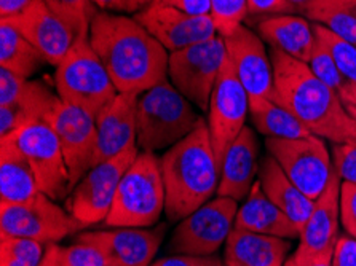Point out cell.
Masks as SVG:
<instances>
[{
  "label": "cell",
  "mask_w": 356,
  "mask_h": 266,
  "mask_svg": "<svg viewBox=\"0 0 356 266\" xmlns=\"http://www.w3.org/2000/svg\"><path fill=\"white\" fill-rule=\"evenodd\" d=\"M90 43L118 93L143 94L168 80V50L131 16L101 10L91 24Z\"/></svg>",
  "instance_id": "6da1fadb"
},
{
  "label": "cell",
  "mask_w": 356,
  "mask_h": 266,
  "mask_svg": "<svg viewBox=\"0 0 356 266\" xmlns=\"http://www.w3.org/2000/svg\"><path fill=\"white\" fill-rule=\"evenodd\" d=\"M275 101L293 112L312 134L332 144L356 142V118L309 64L270 48Z\"/></svg>",
  "instance_id": "7a4b0ae2"
},
{
  "label": "cell",
  "mask_w": 356,
  "mask_h": 266,
  "mask_svg": "<svg viewBox=\"0 0 356 266\" xmlns=\"http://www.w3.org/2000/svg\"><path fill=\"white\" fill-rule=\"evenodd\" d=\"M165 183V215L181 222L218 197L220 169L204 120L160 158Z\"/></svg>",
  "instance_id": "3957f363"
},
{
  "label": "cell",
  "mask_w": 356,
  "mask_h": 266,
  "mask_svg": "<svg viewBox=\"0 0 356 266\" xmlns=\"http://www.w3.org/2000/svg\"><path fill=\"white\" fill-rule=\"evenodd\" d=\"M203 118L168 80L139 94L136 128L141 151L157 153L186 139Z\"/></svg>",
  "instance_id": "277c9868"
},
{
  "label": "cell",
  "mask_w": 356,
  "mask_h": 266,
  "mask_svg": "<svg viewBox=\"0 0 356 266\" xmlns=\"http://www.w3.org/2000/svg\"><path fill=\"white\" fill-rule=\"evenodd\" d=\"M165 203L160 158L155 153L139 151L118 183L114 204L104 224L112 228L154 226L165 213Z\"/></svg>",
  "instance_id": "5b68a950"
},
{
  "label": "cell",
  "mask_w": 356,
  "mask_h": 266,
  "mask_svg": "<svg viewBox=\"0 0 356 266\" xmlns=\"http://www.w3.org/2000/svg\"><path fill=\"white\" fill-rule=\"evenodd\" d=\"M55 86L59 99L95 117L118 94L90 39L75 40L66 58L56 66Z\"/></svg>",
  "instance_id": "8992f818"
},
{
  "label": "cell",
  "mask_w": 356,
  "mask_h": 266,
  "mask_svg": "<svg viewBox=\"0 0 356 266\" xmlns=\"http://www.w3.org/2000/svg\"><path fill=\"white\" fill-rule=\"evenodd\" d=\"M80 224L66 208L56 204L45 193L21 204H0V240L28 238L42 244H58L64 238L82 231Z\"/></svg>",
  "instance_id": "52a82bcc"
},
{
  "label": "cell",
  "mask_w": 356,
  "mask_h": 266,
  "mask_svg": "<svg viewBox=\"0 0 356 266\" xmlns=\"http://www.w3.org/2000/svg\"><path fill=\"white\" fill-rule=\"evenodd\" d=\"M225 61L227 48L222 35L170 53L168 77L171 85L202 112H208L209 99Z\"/></svg>",
  "instance_id": "ba28073f"
},
{
  "label": "cell",
  "mask_w": 356,
  "mask_h": 266,
  "mask_svg": "<svg viewBox=\"0 0 356 266\" xmlns=\"http://www.w3.org/2000/svg\"><path fill=\"white\" fill-rule=\"evenodd\" d=\"M236 213L238 201L225 197L209 199L195 213L177 222L168 244V252L195 257L214 255L227 242L235 226Z\"/></svg>",
  "instance_id": "9c48e42d"
},
{
  "label": "cell",
  "mask_w": 356,
  "mask_h": 266,
  "mask_svg": "<svg viewBox=\"0 0 356 266\" xmlns=\"http://www.w3.org/2000/svg\"><path fill=\"white\" fill-rule=\"evenodd\" d=\"M139 151V147L134 145L91 167L66 198L67 213L86 226L106 222L114 204L118 183L138 158Z\"/></svg>",
  "instance_id": "30bf717a"
},
{
  "label": "cell",
  "mask_w": 356,
  "mask_h": 266,
  "mask_svg": "<svg viewBox=\"0 0 356 266\" xmlns=\"http://www.w3.org/2000/svg\"><path fill=\"white\" fill-rule=\"evenodd\" d=\"M266 149L289 181L310 199H316L331 181L334 167L325 139L312 134L300 139H266Z\"/></svg>",
  "instance_id": "8fae6325"
},
{
  "label": "cell",
  "mask_w": 356,
  "mask_h": 266,
  "mask_svg": "<svg viewBox=\"0 0 356 266\" xmlns=\"http://www.w3.org/2000/svg\"><path fill=\"white\" fill-rule=\"evenodd\" d=\"M28 158L42 193L53 201L71 193V174L61 144L47 122H37L10 135Z\"/></svg>",
  "instance_id": "7c38bea8"
},
{
  "label": "cell",
  "mask_w": 356,
  "mask_h": 266,
  "mask_svg": "<svg viewBox=\"0 0 356 266\" xmlns=\"http://www.w3.org/2000/svg\"><path fill=\"white\" fill-rule=\"evenodd\" d=\"M248 113H250V96L235 75L227 56L209 99L207 120L219 169L229 147L246 126Z\"/></svg>",
  "instance_id": "4fadbf2b"
},
{
  "label": "cell",
  "mask_w": 356,
  "mask_h": 266,
  "mask_svg": "<svg viewBox=\"0 0 356 266\" xmlns=\"http://www.w3.org/2000/svg\"><path fill=\"white\" fill-rule=\"evenodd\" d=\"M55 131L71 174V192L93 167L96 153V117L59 99L45 118Z\"/></svg>",
  "instance_id": "5bb4252c"
},
{
  "label": "cell",
  "mask_w": 356,
  "mask_h": 266,
  "mask_svg": "<svg viewBox=\"0 0 356 266\" xmlns=\"http://www.w3.org/2000/svg\"><path fill=\"white\" fill-rule=\"evenodd\" d=\"M168 225L114 226L104 231L80 233L77 241L98 249L107 266H150L165 240Z\"/></svg>",
  "instance_id": "9a60e30c"
},
{
  "label": "cell",
  "mask_w": 356,
  "mask_h": 266,
  "mask_svg": "<svg viewBox=\"0 0 356 266\" xmlns=\"http://www.w3.org/2000/svg\"><path fill=\"white\" fill-rule=\"evenodd\" d=\"M168 51H179L218 35L211 15H188L170 5L155 2L133 16Z\"/></svg>",
  "instance_id": "2e32d148"
},
{
  "label": "cell",
  "mask_w": 356,
  "mask_h": 266,
  "mask_svg": "<svg viewBox=\"0 0 356 266\" xmlns=\"http://www.w3.org/2000/svg\"><path fill=\"white\" fill-rule=\"evenodd\" d=\"M229 61L250 99L266 97L275 101L273 64L264 40L250 27L240 24L224 35Z\"/></svg>",
  "instance_id": "e0dca14e"
},
{
  "label": "cell",
  "mask_w": 356,
  "mask_h": 266,
  "mask_svg": "<svg viewBox=\"0 0 356 266\" xmlns=\"http://www.w3.org/2000/svg\"><path fill=\"white\" fill-rule=\"evenodd\" d=\"M2 18L8 19L40 51L45 61L55 67L77 40L43 0H34L18 15Z\"/></svg>",
  "instance_id": "ac0fdd59"
},
{
  "label": "cell",
  "mask_w": 356,
  "mask_h": 266,
  "mask_svg": "<svg viewBox=\"0 0 356 266\" xmlns=\"http://www.w3.org/2000/svg\"><path fill=\"white\" fill-rule=\"evenodd\" d=\"M138 99L139 94L118 93L115 99L96 115L98 139L93 166L138 145Z\"/></svg>",
  "instance_id": "d6986e66"
},
{
  "label": "cell",
  "mask_w": 356,
  "mask_h": 266,
  "mask_svg": "<svg viewBox=\"0 0 356 266\" xmlns=\"http://www.w3.org/2000/svg\"><path fill=\"white\" fill-rule=\"evenodd\" d=\"M341 187L342 181L334 172L325 192L315 199L309 220L300 230L298 251L305 253L334 252L341 238Z\"/></svg>",
  "instance_id": "ffe728a7"
},
{
  "label": "cell",
  "mask_w": 356,
  "mask_h": 266,
  "mask_svg": "<svg viewBox=\"0 0 356 266\" xmlns=\"http://www.w3.org/2000/svg\"><path fill=\"white\" fill-rule=\"evenodd\" d=\"M259 142L250 126L243 128L220 165L218 197L245 201L259 176Z\"/></svg>",
  "instance_id": "44dd1931"
},
{
  "label": "cell",
  "mask_w": 356,
  "mask_h": 266,
  "mask_svg": "<svg viewBox=\"0 0 356 266\" xmlns=\"http://www.w3.org/2000/svg\"><path fill=\"white\" fill-rule=\"evenodd\" d=\"M257 34L275 50L302 63H309L316 45L314 24L305 16L294 13L264 16L257 23Z\"/></svg>",
  "instance_id": "7402d4cb"
},
{
  "label": "cell",
  "mask_w": 356,
  "mask_h": 266,
  "mask_svg": "<svg viewBox=\"0 0 356 266\" xmlns=\"http://www.w3.org/2000/svg\"><path fill=\"white\" fill-rule=\"evenodd\" d=\"M291 240L257 235L235 228L224 249V266H284Z\"/></svg>",
  "instance_id": "603a6c76"
},
{
  "label": "cell",
  "mask_w": 356,
  "mask_h": 266,
  "mask_svg": "<svg viewBox=\"0 0 356 266\" xmlns=\"http://www.w3.org/2000/svg\"><path fill=\"white\" fill-rule=\"evenodd\" d=\"M235 228L283 240H296L300 236L299 228L264 193L259 181L254 182L245 203L238 208Z\"/></svg>",
  "instance_id": "cb8c5ba5"
},
{
  "label": "cell",
  "mask_w": 356,
  "mask_h": 266,
  "mask_svg": "<svg viewBox=\"0 0 356 266\" xmlns=\"http://www.w3.org/2000/svg\"><path fill=\"white\" fill-rule=\"evenodd\" d=\"M42 193L26 155L13 138L0 139V204H21Z\"/></svg>",
  "instance_id": "d4e9b609"
},
{
  "label": "cell",
  "mask_w": 356,
  "mask_h": 266,
  "mask_svg": "<svg viewBox=\"0 0 356 266\" xmlns=\"http://www.w3.org/2000/svg\"><path fill=\"white\" fill-rule=\"evenodd\" d=\"M257 181L261 183L264 193L293 220V224L300 231L305 222L309 220L315 201L310 199L305 193H302L289 181V177L283 172L277 160L270 155L264 156L261 160Z\"/></svg>",
  "instance_id": "484cf974"
},
{
  "label": "cell",
  "mask_w": 356,
  "mask_h": 266,
  "mask_svg": "<svg viewBox=\"0 0 356 266\" xmlns=\"http://www.w3.org/2000/svg\"><path fill=\"white\" fill-rule=\"evenodd\" d=\"M58 97L40 81H31L19 102L0 107V139L8 138L32 123L45 122Z\"/></svg>",
  "instance_id": "4316f807"
},
{
  "label": "cell",
  "mask_w": 356,
  "mask_h": 266,
  "mask_svg": "<svg viewBox=\"0 0 356 266\" xmlns=\"http://www.w3.org/2000/svg\"><path fill=\"white\" fill-rule=\"evenodd\" d=\"M250 117L256 131L266 139H300L312 135L293 112L273 99H250Z\"/></svg>",
  "instance_id": "83f0119b"
},
{
  "label": "cell",
  "mask_w": 356,
  "mask_h": 266,
  "mask_svg": "<svg viewBox=\"0 0 356 266\" xmlns=\"http://www.w3.org/2000/svg\"><path fill=\"white\" fill-rule=\"evenodd\" d=\"M45 58L10 23L0 19V66L19 77L29 78L45 64Z\"/></svg>",
  "instance_id": "f1b7e54d"
},
{
  "label": "cell",
  "mask_w": 356,
  "mask_h": 266,
  "mask_svg": "<svg viewBox=\"0 0 356 266\" xmlns=\"http://www.w3.org/2000/svg\"><path fill=\"white\" fill-rule=\"evenodd\" d=\"M300 13L356 47V0H312Z\"/></svg>",
  "instance_id": "f546056e"
},
{
  "label": "cell",
  "mask_w": 356,
  "mask_h": 266,
  "mask_svg": "<svg viewBox=\"0 0 356 266\" xmlns=\"http://www.w3.org/2000/svg\"><path fill=\"white\" fill-rule=\"evenodd\" d=\"M316 39L332 54L342 80L341 99L345 106L356 107V47L334 35L331 31L320 24H314Z\"/></svg>",
  "instance_id": "4dcf8cb0"
},
{
  "label": "cell",
  "mask_w": 356,
  "mask_h": 266,
  "mask_svg": "<svg viewBox=\"0 0 356 266\" xmlns=\"http://www.w3.org/2000/svg\"><path fill=\"white\" fill-rule=\"evenodd\" d=\"M48 8L55 13L75 39H90L93 19L101 10L91 0H43Z\"/></svg>",
  "instance_id": "1f68e13d"
},
{
  "label": "cell",
  "mask_w": 356,
  "mask_h": 266,
  "mask_svg": "<svg viewBox=\"0 0 356 266\" xmlns=\"http://www.w3.org/2000/svg\"><path fill=\"white\" fill-rule=\"evenodd\" d=\"M45 251V244L28 238L0 240V266H39Z\"/></svg>",
  "instance_id": "d6a6232c"
},
{
  "label": "cell",
  "mask_w": 356,
  "mask_h": 266,
  "mask_svg": "<svg viewBox=\"0 0 356 266\" xmlns=\"http://www.w3.org/2000/svg\"><path fill=\"white\" fill-rule=\"evenodd\" d=\"M248 10V0H211V16L219 35H227L243 24Z\"/></svg>",
  "instance_id": "836d02e7"
},
{
  "label": "cell",
  "mask_w": 356,
  "mask_h": 266,
  "mask_svg": "<svg viewBox=\"0 0 356 266\" xmlns=\"http://www.w3.org/2000/svg\"><path fill=\"white\" fill-rule=\"evenodd\" d=\"M312 72L316 75V78L323 81L327 88H331L339 97L342 94V80L339 75V70L334 61L332 54L329 53L327 48L316 39V45L312 51L310 61L307 63Z\"/></svg>",
  "instance_id": "e575fe53"
},
{
  "label": "cell",
  "mask_w": 356,
  "mask_h": 266,
  "mask_svg": "<svg viewBox=\"0 0 356 266\" xmlns=\"http://www.w3.org/2000/svg\"><path fill=\"white\" fill-rule=\"evenodd\" d=\"M58 266H107L98 249L82 241L72 246L59 247Z\"/></svg>",
  "instance_id": "d590c367"
},
{
  "label": "cell",
  "mask_w": 356,
  "mask_h": 266,
  "mask_svg": "<svg viewBox=\"0 0 356 266\" xmlns=\"http://www.w3.org/2000/svg\"><path fill=\"white\" fill-rule=\"evenodd\" d=\"M332 167L342 182L356 183V142L332 144Z\"/></svg>",
  "instance_id": "8d00e7d4"
},
{
  "label": "cell",
  "mask_w": 356,
  "mask_h": 266,
  "mask_svg": "<svg viewBox=\"0 0 356 266\" xmlns=\"http://www.w3.org/2000/svg\"><path fill=\"white\" fill-rule=\"evenodd\" d=\"M31 80L19 77L7 69L0 70V107L15 106L29 88Z\"/></svg>",
  "instance_id": "74e56055"
},
{
  "label": "cell",
  "mask_w": 356,
  "mask_h": 266,
  "mask_svg": "<svg viewBox=\"0 0 356 266\" xmlns=\"http://www.w3.org/2000/svg\"><path fill=\"white\" fill-rule=\"evenodd\" d=\"M341 220L347 235L353 236L356 240V183L342 182Z\"/></svg>",
  "instance_id": "f35d334b"
},
{
  "label": "cell",
  "mask_w": 356,
  "mask_h": 266,
  "mask_svg": "<svg viewBox=\"0 0 356 266\" xmlns=\"http://www.w3.org/2000/svg\"><path fill=\"white\" fill-rule=\"evenodd\" d=\"M150 266H224V262L218 255H207V257H195V255H170L160 258Z\"/></svg>",
  "instance_id": "ab89813d"
},
{
  "label": "cell",
  "mask_w": 356,
  "mask_h": 266,
  "mask_svg": "<svg viewBox=\"0 0 356 266\" xmlns=\"http://www.w3.org/2000/svg\"><path fill=\"white\" fill-rule=\"evenodd\" d=\"M248 10L250 15H286L296 13L293 5L288 0H248Z\"/></svg>",
  "instance_id": "60d3db41"
},
{
  "label": "cell",
  "mask_w": 356,
  "mask_h": 266,
  "mask_svg": "<svg viewBox=\"0 0 356 266\" xmlns=\"http://www.w3.org/2000/svg\"><path fill=\"white\" fill-rule=\"evenodd\" d=\"M332 266H356V240L353 236H341L334 247Z\"/></svg>",
  "instance_id": "b9f144b4"
},
{
  "label": "cell",
  "mask_w": 356,
  "mask_h": 266,
  "mask_svg": "<svg viewBox=\"0 0 356 266\" xmlns=\"http://www.w3.org/2000/svg\"><path fill=\"white\" fill-rule=\"evenodd\" d=\"M334 252L305 253L296 249L294 253L288 257L284 266H332Z\"/></svg>",
  "instance_id": "7bdbcfd3"
},
{
  "label": "cell",
  "mask_w": 356,
  "mask_h": 266,
  "mask_svg": "<svg viewBox=\"0 0 356 266\" xmlns=\"http://www.w3.org/2000/svg\"><path fill=\"white\" fill-rule=\"evenodd\" d=\"M160 2L177 10H182V12L188 15H211V0H160Z\"/></svg>",
  "instance_id": "ee69618b"
},
{
  "label": "cell",
  "mask_w": 356,
  "mask_h": 266,
  "mask_svg": "<svg viewBox=\"0 0 356 266\" xmlns=\"http://www.w3.org/2000/svg\"><path fill=\"white\" fill-rule=\"evenodd\" d=\"M159 0H117V10L115 13H131L136 15L143 10L149 8Z\"/></svg>",
  "instance_id": "f6af8a7d"
},
{
  "label": "cell",
  "mask_w": 356,
  "mask_h": 266,
  "mask_svg": "<svg viewBox=\"0 0 356 266\" xmlns=\"http://www.w3.org/2000/svg\"><path fill=\"white\" fill-rule=\"evenodd\" d=\"M34 0H0V15L13 16L31 5Z\"/></svg>",
  "instance_id": "bcb514c9"
},
{
  "label": "cell",
  "mask_w": 356,
  "mask_h": 266,
  "mask_svg": "<svg viewBox=\"0 0 356 266\" xmlns=\"http://www.w3.org/2000/svg\"><path fill=\"white\" fill-rule=\"evenodd\" d=\"M59 247L61 246H58V244H48L45 255H43V258L39 263V266H58Z\"/></svg>",
  "instance_id": "7dc6e473"
},
{
  "label": "cell",
  "mask_w": 356,
  "mask_h": 266,
  "mask_svg": "<svg viewBox=\"0 0 356 266\" xmlns=\"http://www.w3.org/2000/svg\"><path fill=\"white\" fill-rule=\"evenodd\" d=\"M91 2L98 5V8L102 10V12L115 13L117 10V0H91Z\"/></svg>",
  "instance_id": "c3c4849f"
},
{
  "label": "cell",
  "mask_w": 356,
  "mask_h": 266,
  "mask_svg": "<svg viewBox=\"0 0 356 266\" xmlns=\"http://www.w3.org/2000/svg\"><path fill=\"white\" fill-rule=\"evenodd\" d=\"M288 2H289L291 5H293V7H294V10H296V12H299V13H300V10H302V8H304L307 3H310V2H312V0H288Z\"/></svg>",
  "instance_id": "681fc988"
},
{
  "label": "cell",
  "mask_w": 356,
  "mask_h": 266,
  "mask_svg": "<svg viewBox=\"0 0 356 266\" xmlns=\"http://www.w3.org/2000/svg\"><path fill=\"white\" fill-rule=\"evenodd\" d=\"M347 108H348V112L352 113V115L356 118V107H353V106H347Z\"/></svg>",
  "instance_id": "f907efd6"
}]
</instances>
